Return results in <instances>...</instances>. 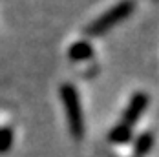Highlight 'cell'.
I'll return each instance as SVG.
<instances>
[{
	"instance_id": "5b68a950",
	"label": "cell",
	"mask_w": 159,
	"mask_h": 157,
	"mask_svg": "<svg viewBox=\"0 0 159 157\" xmlns=\"http://www.w3.org/2000/svg\"><path fill=\"white\" fill-rule=\"evenodd\" d=\"M132 137H134V128L123 124V123H117L108 133V141L113 144H126L132 141Z\"/></svg>"
},
{
	"instance_id": "277c9868",
	"label": "cell",
	"mask_w": 159,
	"mask_h": 157,
	"mask_svg": "<svg viewBox=\"0 0 159 157\" xmlns=\"http://www.w3.org/2000/svg\"><path fill=\"white\" fill-rule=\"evenodd\" d=\"M93 57V46L88 40H77L68 49V59L73 62H86Z\"/></svg>"
},
{
	"instance_id": "7a4b0ae2",
	"label": "cell",
	"mask_w": 159,
	"mask_h": 157,
	"mask_svg": "<svg viewBox=\"0 0 159 157\" xmlns=\"http://www.w3.org/2000/svg\"><path fill=\"white\" fill-rule=\"evenodd\" d=\"M135 4L132 0H121L115 6H111L108 11H104L101 16H97L95 20L86 28V35L88 37H101L104 33H108L111 28L119 26L121 22H125L128 16L134 13Z\"/></svg>"
},
{
	"instance_id": "8992f818",
	"label": "cell",
	"mask_w": 159,
	"mask_h": 157,
	"mask_svg": "<svg viewBox=\"0 0 159 157\" xmlns=\"http://www.w3.org/2000/svg\"><path fill=\"white\" fill-rule=\"evenodd\" d=\"M154 146V133L152 132H143L135 141H134V157H144L150 154Z\"/></svg>"
},
{
	"instance_id": "6da1fadb",
	"label": "cell",
	"mask_w": 159,
	"mask_h": 157,
	"mask_svg": "<svg viewBox=\"0 0 159 157\" xmlns=\"http://www.w3.org/2000/svg\"><path fill=\"white\" fill-rule=\"evenodd\" d=\"M59 93H61L64 115H66V121H68V130H70L73 139L80 141L84 137L86 126H84V111H82L79 92H77V88L73 84L64 82L61 86V90H59Z\"/></svg>"
},
{
	"instance_id": "3957f363",
	"label": "cell",
	"mask_w": 159,
	"mask_h": 157,
	"mask_svg": "<svg viewBox=\"0 0 159 157\" xmlns=\"http://www.w3.org/2000/svg\"><path fill=\"white\" fill-rule=\"evenodd\" d=\"M148 102H150V97H148L146 92H135V93L132 95L128 106L123 111L121 123L130 126V128H134V124L144 115V111L148 108Z\"/></svg>"
},
{
	"instance_id": "52a82bcc",
	"label": "cell",
	"mask_w": 159,
	"mask_h": 157,
	"mask_svg": "<svg viewBox=\"0 0 159 157\" xmlns=\"http://www.w3.org/2000/svg\"><path fill=\"white\" fill-rule=\"evenodd\" d=\"M13 130L11 128H7V126H4V128H0V154H6V152H9V148L13 146Z\"/></svg>"
}]
</instances>
